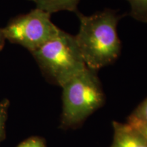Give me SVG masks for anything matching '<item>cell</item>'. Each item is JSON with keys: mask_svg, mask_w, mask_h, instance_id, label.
<instances>
[{"mask_svg": "<svg viewBox=\"0 0 147 147\" xmlns=\"http://www.w3.org/2000/svg\"><path fill=\"white\" fill-rule=\"evenodd\" d=\"M76 14L80 26L75 39L87 67L98 71L115 63L122 49L117 25L124 15L110 8L89 16Z\"/></svg>", "mask_w": 147, "mask_h": 147, "instance_id": "6da1fadb", "label": "cell"}, {"mask_svg": "<svg viewBox=\"0 0 147 147\" xmlns=\"http://www.w3.org/2000/svg\"><path fill=\"white\" fill-rule=\"evenodd\" d=\"M97 73L87 67L62 86L61 127H76L104 105L106 96Z\"/></svg>", "mask_w": 147, "mask_h": 147, "instance_id": "7a4b0ae2", "label": "cell"}, {"mask_svg": "<svg viewBox=\"0 0 147 147\" xmlns=\"http://www.w3.org/2000/svg\"><path fill=\"white\" fill-rule=\"evenodd\" d=\"M32 55L46 80L61 87L87 68L75 36L61 29Z\"/></svg>", "mask_w": 147, "mask_h": 147, "instance_id": "3957f363", "label": "cell"}, {"mask_svg": "<svg viewBox=\"0 0 147 147\" xmlns=\"http://www.w3.org/2000/svg\"><path fill=\"white\" fill-rule=\"evenodd\" d=\"M51 14L36 8L17 16L2 29L5 40L33 53L61 31L51 21Z\"/></svg>", "mask_w": 147, "mask_h": 147, "instance_id": "277c9868", "label": "cell"}, {"mask_svg": "<svg viewBox=\"0 0 147 147\" xmlns=\"http://www.w3.org/2000/svg\"><path fill=\"white\" fill-rule=\"evenodd\" d=\"M112 147H147V140L129 124L114 121Z\"/></svg>", "mask_w": 147, "mask_h": 147, "instance_id": "5b68a950", "label": "cell"}, {"mask_svg": "<svg viewBox=\"0 0 147 147\" xmlns=\"http://www.w3.org/2000/svg\"><path fill=\"white\" fill-rule=\"evenodd\" d=\"M36 3V8L50 14L60 11H69L77 14L80 0H28Z\"/></svg>", "mask_w": 147, "mask_h": 147, "instance_id": "8992f818", "label": "cell"}, {"mask_svg": "<svg viewBox=\"0 0 147 147\" xmlns=\"http://www.w3.org/2000/svg\"><path fill=\"white\" fill-rule=\"evenodd\" d=\"M129 3V15L138 21L147 23V0H125Z\"/></svg>", "mask_w": 147, "mask_h": 147, "instance_id": "52a82bcc", "label": "cell"}, {"mask_svg": "<svg viewBox=\"0 0 147 147\" xmlns=\"http://www.w3.org/2000/svg\"><path fill=\"white\" fill-rule=\"evenodd\" d=\"M10 101L3 99L0 101V144L5 138V127L8 119Z\"/></svg>", "mask_w": 147, "mask_h": 147, "instance_id": "ba28073f", "label": "cell"}, {"mask_svg": "<svg viewBox=\"0 0 147 147\" xmlns=\"http://www.w3.org/2000/svg\"><path fill=\"white\" fill-rule=\"evenodd\" d=\"M130 116L147 124V97L138 106Z\"/></svg>", "mask_w": 147, "mask_h": 147, "instance_id": "9c48e42d", "label": "cell"}, {"mask_svg": "<svg viewBox=\"0 0 147 147\" xmlns=\"http://www.w3.org/2000/svg\"><path fill=\"white\" fill-rule=\"evenodd\" d=\"M16 147H47V143L41 137L32 136L23 140Z\"/></svg>", "mask_w": 147, "mask_h": 147, "instance_id": "30bf717a", "label": "cell"}, {"mask_svg": "<svg viewBox=\"0 0 147 147\" xmlns=\"http://www.w3.org/2000/svg\"><path fill=\"white\" fill-rule=\"evenodd\" d=\"M127 123L135 129L141 135L147 140V124L141 122L137 119L129 116L127 119Z\"/></svg>", "mask_w": 147, "mask_h": 147, "instance_id": "8fae6325", "label": "cell"}, {"mask_svg": "<svg viewBox=\"0 0 147 147\" xmlns=\"http://www.w3.org/2000/svg\"><path fill=\"white\" fill-rule=\"evenodd\" d=\"M5 42V38L3 35L2 29L0 28V51L2 50V49L4 47Z\"/></svg>", "mask_w": 147, "mask_h": 147, "instance_id": "7c38bea8", "label": "cell"}]
</instances>
